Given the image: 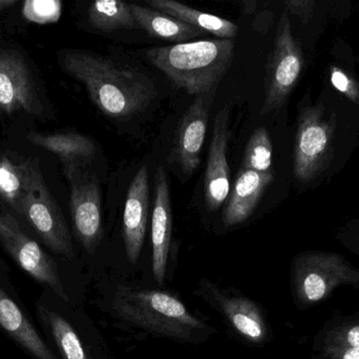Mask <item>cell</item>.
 <instances>
[{
	"mask_svg": "<svg viewBox=\"0 0 359 359\" xmlns=\"http://www.w3.org/2000/svg\"><path fill=\"white\" fill-rule=\"evenodd\" d=\"M59 65L86 86L93 103L113 119H130L143 113L157 96L149 76L109 57L88 51L63 50Z\"/></svg>",
	"mask_w": 359,
	"mask_h": 359,
	"instance_id": "obj_1",
	"label": "cell"
},
{
	"mask_svg": "<svg viewBox=\"0 0 359 359\" xmlns=\"http://www.w3.org/2000/svg\"><path fill=\"white\" fill-rule=\"evenodd\" d=\"M233 39L196 40L145 51L149 63L177 88L204 97L215 92L231 65Z\"/></svg>",
	"mask_w": 359,
	"mask_h": 359,
	"instance_id": "obj_2",
	"label": "cell"
},
{
	"mask_svg": "<svg viewBox=\"0 0 359 359\" xmlns=\"http://www.w3.org/2000/svg\"><path fill=\"white\" fill-rule=\"evenodd\" d=\"M111 309L139 328L176 341H196L209 330L180 299L162 291L118 286Z\"/></svg>",
	"mask_w": 359,
	"mask_h": 359,
	"instance_id": "obj_3",
	"label": "cell"
},
{
	"mask_svg": "<svg viewBox=\"0 0 359 359\" xmlns=\"http://www.w3.org/2000/svg\"><path fill=\"white\" fill-rule=\"evenodd\" d=\"M341 286L359 289V268L341 255L303 253L292 263L293 293L304 307L320 303Z\"/></svg>",
	"mask_w": 359,
	"mask_h": 359,
	"instance_id": "obj_4",
	"label": "cell"
},
{
	"mask_svg": "<svg viewBox=\"0 0 359 359\" xmlns=\"http://www.w3.org/2000/svg\"><path fill=\"white\" fill-rule=\"evenodd\" d=\"M50 252L65 259L75 257L73 238L58 204L48 191L39 162L29 159V178L22 214Z\"/></svg>",
	"mask_w": 359,
	"mask_h": 359,
	"instance_id": "obj_5",
	"label": "cell"
},
{
	"mask_svg": "<svg viewBox=\"0 0 359 359\" xmlns=\"http://www.w3.org/2000/svg\"><path fill=\"white\" fill-rule=\"evenodd\" d=\"M0 244L14 263L43 289L69 303L58 263L35 240L27 235L14 215L0 202Z\"/></svg>",
	"mask_w": 359,
	"mask_h": 359,
	"instance_id": "obj_6",
	"label": "cell"
},
{
	"mask_svg": "<svg viewBox=\"0 0 359 359\" xmlns=\"http://www.w3.org/2000/svg\"><path fill=\"white\" fill-rule=\"evenodd\" d=\"M83 169H67L65 172L71 188L69 209L74 233L82 248L94 254L103 233L101 189L96 175Z\"/></svg>",
	"mask_w": 359,
	"mask_h": 359,
	"instance_id": "obj_7",
	"label": "cell"
},
{
	"mask_svg": "<svg viewBox=\"0 0 359 359\" xmlns=\"http://www.w3.org/2000/svg\"><path fill=\"white\" fill-rule=\"evenodd\" d=\"M0 331L33 359H59L23 307L0 259Z\"/></svg>",
	"mask_w": 359,
	"mask_h": 359,
	"instance_id": "obj_8",
	"label": "cell"
},
{
	"mask_svg": "<svg viewBox=\"0 0 359 359\" xmlns=\"http://www.w3.org/2000/svg\"><path fill=\"white\" fill-rule=\"evenodd\" d=\"M0 110L6 114L23 111L41 115L42 107L31 71L16 50H0Z\"/></svg>",
	"mask_w": 359,
	"mask_h": 359,
	"instance_id": "obj_9",
	"label": "cell"
},
{
	"mask_svg": "<svg viewBox=\"0 0 359 359\" xmlns=\"http://www.w3.org/2000/svg\"><path fill=\"white\" fill-rule=\"evenodd\" d=\"M230 136V109L226 105L215 115L205 172V202L210 212L219 210L229 196L230 169L227 151Z\"/></svg>",
	"mask_w": 359,
	"mask_h": 359,
	"instance_id": "obj_10",
	"label": "cell"
},
{
	"mask_svg": "<svg viewBox=\"0 0 359 359\" xmlns=\"http://www.w3.org/2000/svg\"><path fill=\"white\" fill-rule=\"evenodd\" d=\"M36 318L59 359H93L71 320L57 307V295L43 289L35 303Z\"/></svg>",
	"mask_w": 359,
	"mask_h": 359,
	"instance_id": "obj_11",
	"label": "cell"
},
{
	"mask_svg": "<svg viewBox=\"0 0 359 359\" xmlns=\"http://www.w3.org/2000/svg\"><path fill=\"white\" fill-rule=\"evenodd\" d=\"M200 291L204 299L221 312L230 326L243 339L253 344H261L266 341L267 324L257 303L246 297L224 293L221 289L207 280L201 282Z\"/></svg>",
	"mask_w": 359,
	"mask_h": 359,
	"instance_id": "obj_12",
	"label": "cell"
},
{
	"mask_svg": "<svg viewBox=\"0 0 359 359\" xmlns=\"http://www.w3.org/2000/svg\"><path fill=\"white\" fill-rule=\"evenodd\" d=\"M149 212V176L141 167L130 183L123 213V240L126 256L132 265L138 261L144 244Z\"/></svg>",
	"mask_w": 359,
	"mask_h": 359,
	"instance_id": "obj_13",
	"label": "cell"
},
{
	"mask_svg": "<svg viewBox=\"0 0 359 359\" xmlns=\"http://www.w3.org/2000/svg\"><path fill=\"white\" fill-rule=\"evenodd\" d=\"M207 124L208 109L205 105V98L196 97L182 117L172 150V162L188 176L200 164Z\"/></svg>",
	"mask_w": 359,
	"mask_h": 359,
	"instance_id": "obj_14",
	"label": "cell"
},
{
	"mask_svg": "<svg viewBox=\"0 0 359 359\" xmlns=\"http://www.w3.org/2000/svg\"><path fill=\"white\" fill-rule=\"evenodd\" d=\"M155 206L151 218L153 273L158 285H163L168 269L172 232V210L168 175L163 168L156 173Z\"/></svg>",
	"mask_w": 359,
	"mask_h": 359,
	"instance_id": "obj_15",
	"label": "cell"
},
{
	"mask_svg": "<svg viewBox=\"0 0 359 359\" xmlns=\"http://www.w3.org/2000/svg\"><path fill=\"white\" fill-rule=\"evenodd\" d=\"M313 359H359V313L327 322L314 339Z\"/></svg>",
	"mask_w": 359,
	"mask_h": 359,
	"instance_id": "obj_16",
	"label": "cell"
},
{
	"mask_svg": "<svg viewBox=\"0 0 359 359\" xmlns=\"http://www.w3.org/2000/svg\"><path fill=\"white\" fill-rule=\"evenodd\" d=\"M271 179L270 173L241 168L227 198L224 223L228 227H233L246 221L255 212L264 190Z\"/></svg>",
	"mask_w": 359,
	"mask_h": 359,
	"instance_id": "obj_17",
	"label": "cell"
},
{
	"mask_svg": "<svg viewBox=\"0 0 359 359\" xmlns=\"http://www.w3.org/2000/svg\"><path fill=\"white\" fill-rule=\"evenodd\" d=\"M27 141L56 154L62 162L65 170L84 168L96 155L97 147L90 137L76 132H58L50 134L31 133Z\"/></svg>",
	"mask_w": 359,
	"mask_h": 359,
	"instance_id": "obj_18",
	"label": "cell"
},
{
	"mask_svg": "<svg viewBox=\"0 0 359 359\" xmlns=\"http://www.w3.org/2000/svg\"><path fill=\"white\" fill-rule=\"evenodd\" d=\"M130 6L139 27L144 30L153 37L184 44L194 38L200 37L202 34H204V32L201 31L198 27H192L170 15L154 10L149 6H138V4H130Z\"/></svg>",
	"mask_w": 359,
	"mask_h": 359,
	"instance_id": "obj_19",
	"label": "cell"
},
{
	"mask_svg": "<svg viewBox=\"0 0 359 359\" xmlns=\"http://www.w3.org/2000/svg\"><path fill=\"white\" fill-rule=\"evenodd\" d=\"M147 4L154 10L170 15L183 22L198 27L204 33L217 36L219 39H233L238 35V25L232 21L208 13L201 12L178 1L149 0Z\"/></svg>",
	"mask_w": 359,
	"mask_h": 359,
	"instance_id": "obj_20",
	"label": "cell"
},
{
	"mask_svg": "<svg viewBox=\"0 0 359 359\" xmlns=\"http://www.w3.org/2000/svg\"><path fill=\"white\" fill-rule=\"evenodd\" d=\"M287 31L282 30L280 39L278 41L276 57H274L273 65H272L271 74H270L269 88L267 91L265 105H264L262 113L269 111L273 105L280 100V96L286 94V91L294 84L301 72V60L299 57L291 52L292 48L287 46L288 37Z\"/></svg>",
	"mask_w": 359,
	"mask_h": 359,
	"instance_id": "obj_21",
	"label": "cell"
},
{
	"mask_svg": "<svg viewBox=\"0 0 359 359\" xmlns=\"http://www.w3.org/2000/svg\"><path fill=\"white\" fill-rule=\"evenodd\" d=\"M29 178V160L15 164L6 157L0 159V197L20 216Z\"/></svg>",
	"mask_w": 359,
	"mask_h": 359,
	"instance_id": "obj_22",
	"label": "cell"
},
{
	"mask_svg": "<svg viewBox=\"0 0 359 359\" xmlns=\"http://www.w3.org/2000/svg\"><path fill=\"white\" fill-rule=\"evenodd\" d=\"M88 20L95 29L102 32L139 27L130 4L117 0L93 2L88 8Z\"/></svg>",
	"mask_w": 359,
	"mask_h": 359,
	"instance_id": "obj_23",
	"label": "cell"
},
{
	"mask_svg": "<svg viewBox=\"0 0 359 359\" xmlns=\"http://www.w3.org/2000/svg\"><path fill=\"white\" fill-rule=\"evenodd\" d=\"M272 162V149L267 131L259 128L252 133L243 156L242 168L268 173Z\"/></svg>",
	"mask_w": 359,
	"mask_h": 359,
	"instance_id": "obj_24",
	"label": "cell"
},
{
	"mask_svg": "<svg viewBox=\"0 0 359 359\" xmlns=\"http://www.w3.org/2000/svg\"><path fill=\"white\" fill-rule=\"evenodd\" d=\"M61 12L62 4L58 0H27L22 8L23 16L38 25L56 22Z\"/></svg>",
	"mask_w": 359,
	"mask_h": 359,
	"instance_id": "obj_25",
	"label": "cell"
},
{
	"mask_svg": "<svg viewBox=\"0 0 359 359\" xmlns=\"http://www.w3.org/2000/svg\"><path fill=\"white\" fill-rule=\"evenodd\" d=\"M326 133L318 126H310L302 133L299 150L303 155L313 157L326 147Z\"/></svg>",
	"mask_w": 359,
	"mask_h": 359,
	"instance_id": "obj_26",
	"label": "cell"
},
{
	"mask_svg": "<svg viewBox=\"0 0 359 359\" xmlns=\"http://www.w3.org/2000/svg\"><path fill=\"white\" fill-rule=\"evenodd\" d=\"M332 82L335 88L339 89L341 92H345L348 89V84H349L347 77L344 74H341V72H334L333 73Z\"/></svg>",
	"mask_w": 359,
	"mask_h": 359,
	"instance_id": "obj_27",
	"label": "cell"
},
{
	"mask_svg": "<svg viewBox=\"0 0 359 359\" xmlns=\"http://www.w3.org/2000/svg\"><path fill=\"white\" fill-rule=\"evenodd\" d=\"M243 11L247 14H251L257 10V2L251 1V0H247L242 4Z\"/></svg>",
	"mask_w": 359,
	"mask_h": 359,
	"instance_id": "obj_28",
	"label": "cell"
},
{
	"mask_svg": "<svg viewBox=\"0 0 359 359\" xmlns=\"http://www.w3.org/2000/svg\"><path fill=\"white\" fill-rule=\"evenodd\" d=\"M16 2V0H0V11L6 10V8L14 6Z\"/></svg>",
	"mask_w": 359,
	"mask_h": 359,
	"instance_id": "obj_29",
	"label": "cell"
}]
</instances>
